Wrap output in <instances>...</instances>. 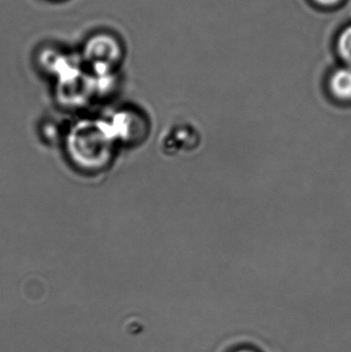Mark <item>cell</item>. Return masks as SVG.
Instances as JSON below:
<instances>
[{
	"mask_svg": "<svg viewBox=\"0 0 351 352\" xmlns=\"http://www.w3.org/2000/svg\"><path fill=\"white\" fill-rule=\"evenodd\" d=\"M124 54L123 43L115 35L99 32L86 39L80 51V58L97 72H107L122 61Z\"/></svg>",
	"mask_w": 351,
	"mask_h": 352,
	"instance_id": "6da1fadb",
	"label": "cell"
},
{
	"mask_svg": "<svg viewBox=\"0 0 351 352\" xmlns=\"http://www.w3.org/2000/svg\"><path fill=\"white\" fill-rule=\"evenodd\" d=\"M330 96L339 103L351 102V67L341 65L330 72L327 80Z\"/></svg>",
	"mask_w": 351,
	"mask_h": 352,
	"instance_id": "7a4b0ae2",
	"label": "cell"
},
{
	"mask_svg": "<svg viewBox=\"0 0 351 352\" xmlns=\"http://www.w3.org/2000/svg\"><path fill=\"white\" fill-rule=\"evenodd\" d=\"M335 52L342 65L351 67V23L346 25L336 36Z\"/></svg>",
	"mask_w": 351,
	"mask_h": 352,
	"instance_id": "3957f363",
	"label": "cell"
},
{
	"mask_svg": "<svg viewBox=\"0 0 351 352\" xmlns=\"http://www.w3.org/2000/svg\"><path fill=\"white\" fill-rule=\"evenodd\" d=\"M311 3L321 10H335L341 6L346 0H310Z\"/></svg>",
	"mask_w": 351,
	"mask_h": 352,
	"instance_id": "277c9868",
	"label": "cell"
}]
</instances>
